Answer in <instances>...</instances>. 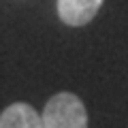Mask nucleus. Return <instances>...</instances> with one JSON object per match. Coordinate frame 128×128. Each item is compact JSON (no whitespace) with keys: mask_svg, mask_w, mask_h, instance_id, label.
Masks as SVG:
<instances>
[{"mask_svg":"<svg viewBox=\"0 0 128 128\" xmlns=\"http://www.w3.org/2000/svg\"><path fill=\"white\" fill-rule=\"evenodd\" d=\"M0 128H43V120L28 102H13L0 113Z\"/></svg>","mask_w":128,"mask_h":128,"instance_id":"nucleus-3","label":"nucleus"},{"mask_svg":"<svg viewBox=\"0 0 128 128\" xmlns=\"http://www.w3.org/2000/svg\"><path fill=\"white\" fill-rule=\"evenodd\" d=\"M105 0H58V15L66 26H86Z\"/></svg>","mask_w":128,"mask_h":128,"instance_id":"nucleus-2","label":"nucleus"},{"mask_svg":"<svg viewBox=\"0 0 128 128\" xmlns=\"http://www.w3.org/2000/svg\"><path fill=\"white\" fill-rule=\"evenodd\" d=\"M43 128H88V111L73 92H60L47 100L41 113Z\"/></svg>","mask_w":128,"mask_h":128,"instance_id":"nucleus-1","label":"nucleus"}]
</instances>
